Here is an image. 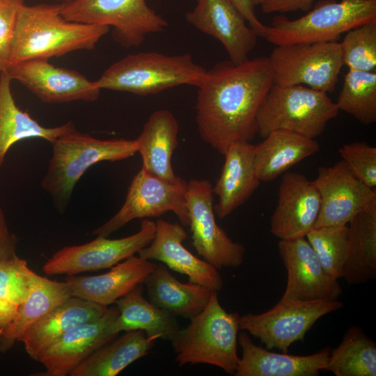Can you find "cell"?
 Here are the masks:
<instances>
[{
  "instance_id": "obj_1",
  "label": "cell",
  "mask_w": 376,
  "mask_h": 376,
  "mask_svg": "<svg viewBox=\"0 0 376 376\" xmlns=\"http://www.w3.org/2000/svg\"><path fill=\"white\" fill-rule=\"evenodd\" d=\"M273 84L269 57L224 61L207 70L195 106L201 139L221 155L232 143L252 141L258 109Z\"/></svg>"
},
{
  "instance_id": "obj_2",
  "label": "cell",
  "mask_w": 376,
  "mask_h": 376,
  "mask_svg": "<svg viewBox=\"0 0 376 376\" xmlns=\"http://www.w3.org/2000/svg\"><path fill=\"white\" fill-rule=\"evenodd\" d=\"M109 27L66 19L60 4L25 3L19 12L10 65L30 59H47L77 50H91Z\"/></svg>"
},
{
  "instance_id": "obj_3",
  "label": "cell",
  "mask_w": 376,
  "mask_h": 376,
  "mask_svg": "<svg viewBox=\"0 0 376 376\" xmlns=\"http://www.w3.org/2000/svg\"><path fill=\"white\" fill-rule=\"evenodd\" d=\"M52 144V155L41 186L59 212L65 211L75 185L91 166L103 161L123 160L137 152L135 139L102 140L77 130Z\"/></svg>"
},
{
  "instance_id": "obj_4",
  "label": "cell",
  "mask_w": 376,
  "mask_h": 376,
  "mask_svg": "<svg viewBox=\"0 0 376 376\" xmlns=\"http://www.w3.org/2000/svg\"><path fill=\"white\" fill-rule=\"evenodd\" d=\"M240 318L238 313L227 312L219 303L218 292H212L205 307L171 341L178 365L209 364L234 375L240 358Z\"/></svg>"
},
{
  "instance_id": "obj_5",
  "label": "cell",
  "mask_w": 376,
  "mask_h": 376,
  "mask_svg": "<svg viewBox=\"0 0 376 376\" xmlns=\"http://www.w3.org/2000/svg\"><path fill=\"white\" fill-rule=\"evenodd\" d=\"M206 72L189 54L169 56L147 52L115 62L95 81L101 90L148 95L182 85L198 87Z\"/></svg>"
},
{
  "instance_id": "obj_6",
  "label": "cell",
  "mask_w": 376,
  "mask_h": 376,
  "mask_svg": "<svg viewBox=\"0 0 376 376\" xmlns=\"http://www.w3.org/2000/svg\"><path fill=\"white\" fill-rule=\"evenodd\" d=\"M372 21H376V0H321L299 18L275 16L265 38L276 46L338 42L342 34Z\"/></svg>"
},
{
  "instance_id": "obj_7",
  "label": "cell",
  "mask_w": 376,
  "mask_h": 376,
  "mask_svg": "<svg viewBox=\"0 0 376 376\" xmlns=\"http://www.w3.org/2000/svg\"><path fill=\"white\" fill-rule=\"evenodd\" d=\"M338 111L325 92L274 83L256 115L258 134L265 138L273 131L286 130L315 139Z\"/></svg>"
},
{
  "instance_id": "obj_8",
  "label": "cell",
  "mask_w": 376,
  "mask_h": 376,
  "mask_svg": "<svg viewBox=\"0 0 376 376\" xmlns=\"http://www.w3.org/2000/svg\"><path fill=\"white\" fill-rule=\"evenodd\" d=\"M59 4L69 21L112 27L113 38L125 48L139 46L147 36L169 25L146 0H72Z\"/></svg>"
},
{
  "instance_id": "obj_9",
  "label": "cell",
  "mask_w": 376,
  "mask_h": 376,
  "mask_svg": "<svg viewBox=\"0 0 376 376\" xmlns=\"http://www.w3.org/2000/svg\"><path fill=\"white\" fill-rule=\"evenodd\" d=\"M269 59L274 84H304L327 93L334 91L343 65L339 42L279 45Z\"/></svg>"
},
{
  "instance_id": "obj_10",
  "label": "cell",
  "mask_w": 376,
  "mask_h": 376,
  "mask_svg": "<svg viewBox=\"0 0 376 376\" xmlns=\"http://www.w3.org/2000/svg\"><path fill=\"white\" fill-rule=\"evenodd\" d=\"M187 189V182L180 176L172 182L141 167L133 177L120 209L91 234L107 237L133 219L157 217L170 211L177 216L182 225L189 226Z\"/></svg>"
},
{
  "instance_id": "obj_11",
  "label": "cell",
  "mask_w": 376,
  "mask_h": 376,
  "mask_svg": "<svg viewBox=\"0 0 376 376\" xmlns=\"http://www.w3.org/2000/svg\"><path fill=\"white\" fill-rule=\"evenodd\" d=\"M343 306L336 300H283L269 310L240 318V329L258 338L267 349L288 353L292 343L303 340L306 332L322 316Z\"/></svg>"
},
{
  "instance_id": "obj_12",
  "label": "cell",
  "mask_w": 376,
  "mask_h": 376,
  "mask_svg": "<svg viewBox=\"0 0 376 376\" xmlns=\"http://www.w3.org/2000/svg\"><path fill=\"white\" fill-rule=\"evenodd\" d=\"M212 187L207 180L187 182L186 199L192 245L204 260L217 269L238 267L244 261L245 248L217 225Z\"/></svg>"
},
{
  "instance_id": "obj_13",
  "label": "cell",
  "mask_w": 376,
  "mask_h": 376,
  "mask_svg": "<svg viewBox=\"0 0 376 376\" xmlns=\"http://www.w3.org/2000/svg\"><path fill=\"white\" fill-rule=\"evenodd\" d=\"M155 228V221L143 219L139 230L130 236L119 239L97 236L86 244L64 246L46 261L42 271L49 276H70L111 268L150 244Z\"/></svg>"
},
{
  "instance_id": "obj_14",
  "label": "cell",
  "mask_w": 376,
  "mask_h": 376,
  "mask_svg": "<svg viewBox=\"0 0 376 376\" xmlns=\"http://www.w3.org/2000/svg\"><path fill=\"white\" fill-rule=\"evenodd\" d=\"M313 182L321 200L313 228L346 226L361 212H376L375 189L357 178L343 160L319 167Z\"/></svg>"
},
{
  "instance_id": "obj_15",
  "label": "cell",
  "mask_w": 376,
  "mask_h": 376,
  "mask_svg": "<svg viewBox=\"0 0 376 376\" xmlns=\"http://www.w3.org/2000/svg\"><path fill=\"white\" fill-rule=\"evenodd\" d=\"M46 103L76 100L93 102L101 89L95 81L74 70L56 67L47 59H30L11 64L6 71Z\"/></svg>"
},
{
  "instance_id": "obj_16",
  "label": "cell",
  "mask_w": 376,
  "mask_h": 376,
  "mask_svg": "<svg viewBox=\"0 0 376 376\" xmlns=\"http://www.w3.org/2000/svg\"><path fill=\"white\" fill-rule=\"evenodd\" d=\"M278 250L287 271L283 300H336L342 288L321 265L306 237L279 240Z\"/></svg>"
},
{
  "instance_id": "obj_17",
  "label": "cell",
  "mask_w": 376,
  "mask_h": 376,
  "mask_svg": "<svg viewBox=\"0 0 376 376\" xmlns=\"http://www.w3.org/2000/svg\"><path fill=\"white\" fill-rule=\"evenodd\" d=\"M117 306L108 308L99 318L74 327L46 348L38 357L45 368L42 376H66L95 350L116 338L114 323Z\"/></svg>"
},
{
  "instance_id": "obj_18",
  "label": "cell",
  "mask_w": 376,
  "mask_h": 376,
  "mask_svg": "<svg viewBox=\"0 0 376 376\" xmlns=\"http://www.w3.org/2000/svg\"><path fill=\"white\" fill-rule=\"evenodd\" d=\"M186 20L200 31L218 40L235 64L249 59L258 36L230 0H196Z\"/></svg>"
},
{
  "instance_id": "obj_19",
  "label": "cell",
  "mask_w": 376,
  "mask_h": 376,
  "mask_svg": "<svg viewBox=\"0 0 376 376\" xmlns=\"http://www.w3.org/2000/svg\"><path fill=\"white\" fill-rule=\"evenodd\" d=\"M320 205V196L313 181L299 173H284L271 217V233L279 240L306 237L315 226Z\"/></svg>"
},
{
  "instance_id": "obj_20",
  "label": "cell",
  "mask_w": 376,
  "mask_h": 376,
  "mask_svg": "<svg viewBox=\"0 0 376 376\" xmlns=\"http://www.w3.org/2000/svg\"><path fill=\"white\" fill-rule=\"evenodd\" d=\"M153 240L138 252L148 260H157L167 267L186 275L189 282L206 287L213 292L220 291L223 279L217 269L191 253L183 245L187 233L178 223L159 219L155 221Z\"/></svg>"
},
{
  "instance_id": "obj_21",
  "label": "cell",
  "mask_w": 376,
  "mask_h": 376,
  "mask_svg": "<svg viewBox=\"0 0 376 376\" xmlns=\"http://www.w3.org/2000/svg\"><path fill=\"white\" fill-rule=\"evenodd\" d=\"M157 265L134 255L111 267L106 273L90 276L70 275L65 281L72 297L108 306L143 284Z\"/></svg>"
},
{
  "instance_id": "obj_22",
  "label": "cell",
  "mask_w": 376,
  "mask_h": 376,
  "mask_svg": "<svg viewBox=\"0 0 376 376\" xmlns=\"http://www.w3.org/2000/svg\"><path fill=\"white\" fill-rule=\"evenodd\" d=\"M237 343L242 349L235 376H317L326 370L330 350L299 356L271 352L256 345L248 333L240 334Z\"/></svg>"
},
{
  "instance_id": "obj_23",
  "label": "cell",
  "mask_w": 376,
  "mask_h": 376,
  "mask_svg": "<svg viewBox=\"0 0 376 376\" xmlns=\"http://www.w3.org/2000/svg\"><path fill=\"white\" fill-rule=\"evenodd\" d=\"M224 164L213 194L218 196L214 211L223 219L244 203L260 185L255 166V145L242 141L230 144L223 155Z\"/></svg>"
},
{
  "instance_id": "obj_24",
  "label": "cell",
  "mask_w": 376,
  "mask_h": 376,
  "mask_svg": "<svg viewBox=\"0 0 376 376\" xmlns=\"http://www.w3.org/2000/svg\"><path fill=\"white\" fill-rule=\"evenodd\" d=\"M108 306L71 297L33 323L19 341L28 355L38 359L40 354L65 333L83 323L101 317Z\"/></svg>"
},
{
  "instance_id": "obj_25",
  "label": "cell",
  "mask_w": 376,
  "mask_h": 376,
  "mask_svg": "<svg viewBox=\"0 0 376 376\" xmlns=\"http://www.w3.org/2000/svg\"><path fill=\"white\" fill-rule=\"evenodd\" d=\"M179 125L174 115L167 109L154 111L135 139L137 152L142 158V168L165 180L174 182L172 166L173 151L178 145Z\"/></svg>"
},
{
  "instance_id": "obj_26",
  "label": "cell",
  "mask_w": 376,
  "mask_h": 376,
  "mask_svg": "<svg viewBox=\"0 0 376 376\" xmlns=\"http://www.w3.org/2000/svg\"><path fill=\"white\" fill-rule=\"evenodd\" d=\"M71 297L65 281L47 279L31 269L29 295L17 306L11 322L0 331V352L8 351L33 323Z\"/></svg>"
},
{
  "instance_id": "obj_27",
  "label": "cell",
  "mask_w": 376,
  "mask_h": 376,
  "mask_svg": "<svg viewBox=\"0 0 376 376\" xmlns=\"http://www.w3.org/2000/svg\"><path fill=\"white\" fill-rule=\"evenodd\" d=\"M11 78L6 72L0 75V168L10 148L26 139L39 138L54 143L60 136L76 130L72 121L46 127L21 110L13 97Z\"/></svg>"
},
{
  "instance_id": "obj_28",
  "label": "cell",
  "mask_w": 376,
  "mask_h": 376,
  "mask_svg": "<svg viewBox=\"0 0 376 376\" xmlns=\"http://www.w3.org/2000/svg\"><path fill=\"white\" fill-rule=\"evenodd\" d=\"M143 284L151 303L176 317L189 320L205 307L213 292L196 283L179 281L163 263L157 265Z\"/></svg>"
},
{
  "instance_id": "obj_29",
  "label": "cell",
  "mask_w": 376,
  "mask_h": 376,
  "mask_svg": "<svg viewBox=\"0 0 376 376\" xmlns=\"http://www.w3.org/2000/svg\"><path fill=\"white\" fill-rule=\"evenodd\" d=\"M263 139L255 145L256 171L263 182L274 180L320 150L315 139L286 130L273 131Z\"/></svg>"
},
{
  "instance_id": "obj_30",
  "label": "cell",
  "mask_w": 376,
  "mask_h": 376,
  "mask_svg": "<svg viewBox=\"0 0 376 376\" xmlns=\"http://www.w3.org/2000/svg\"><path fill=\"white\" fill-rule=\"evenodd\" d=\"M119 314L114 329L120 331L141 330L148 337L171 341L180 329L177 317L157 307L143 296L141 285L116 303Z\"/></svg>"
},
{
  "instance_id": "obj_31",
  "label": "cell",
  "mask_w": 376,
  "mask_h": 376,
  "mask_svg": "<svg viewBox=\"0 0 376 376\" xmlns=\"http://www.w3.org/2000/svg\"><path fill=\"white\" fill-rule=\"evenodd\" d=\"M155 340L141 330L125 331L104 345L79 363L70 376H116L147 355Z\"/></svg>"
},
{
  "instance_id": "obj_32",
  "label": "cell",
  "mask_w": 376,
  "mask_h": 376,
  "mask_svg": "<svg viewBox=\"0 0 376 376\" xmlns=\"http://www.w3.org/2000/svg\"><path fill=\"white\" fill-rule=\"evenodd\" d=\"M349 284L376 277V212H361L349 223L343 276Z\"/></svg>"
},
{
  "instance_id": "obj_33",
  "label": "cell",
  "mask_w": 376,
  "mask_h": 376,
  "mask_svg": "<svg viewBox=\"0 0 376 376\" xmlns=\"http://www.w3.org/2000/svg\"><path fill=\"white\" fill-rule=\"evenodd\" d=\"M326 370L336 376H375V342L362 329L352 326L330 352Z\"/></svg>"
},
{
  "instance_id": "obj_34",
  "label": "cell",
  "mask_w": 376,
  "mask_h": 376,
  "mask_svg": "<svg viewBox=\"0 0 376 376\" xmlns=\"http://www.w3.org/2000/svg\"><path fill=\"white\" fill-rule=\"evenodd\" d=\"M336 104L364 125L376 121V71L348 69Z\"/></svg>"
},
{
  "instance_id": "obj_35",
  "label": "cell",
  "mask_w": 376,
  "mask_h": 376,
  "mask_svg": "<svg viewBox=\"0 0 376 376\" xmlns=\"http://www.w3.org/2000/svg\"><path fill=\"white\" fill-rule=\"evenodd\" d=\"M347 235V225L313 228L306 235L324 269L336 279L343 276Z\"/></svg>"
},
{
  "instance_id": "obj_36",
  "label": "cell",
  "mask_w": 376,
  "mask_h": 376,
  "mask_svg": "<svg viewBox=\"0 0 376 376\" xmlns=\"http://www.w3.org/2000/svg\"><path fill=\"white\" fill-rule=\"evenodd\" d=\"M339 43L343 65L351 70L376 71V21L349 30Z\"/></svg>"
},
{
  "instance_id": "obj_37",
  "label": "cell",
  "mask_w": 376,
  "mask_h": 376,
  "mask_svg": "<svg viewBox=\"0 0 376 376\" xmlns=\"http://www.w3.org/2000/svg\"><path fill=\"white\" fill-rule=\"evenodd\" d=\"M30 271L17 255L0 261V297L16 306L22 303L29 292Z\"/></svg>"
},
{
  "instance_id": "obj_38",
  "label": "cell",
  "mask_w": 376,
  "mask_h": 376,
  "mask_svg": "<svg viewBox=\"0 0 376 376\" xmlns=\"http://www.w3.org/2000/svg\"><path fill=\"white\" fill-rule=\"evenodd\" d=\"M338 152L352 173L372 189L376 187V147L363 141L344 144Z\"/></svg>"
},
{
  "instance_id": "obj_39",
  "label": "cell",
  "mask_w": 376,
  "mask_h": 376,
  "mask_svg": "<svg viewBox=\"0 0 376 376\" xmlns=\"http://www.w3.org/2000/svg\"><path fill=\"white\" fill-rule=\"evenodd\" d=\"M24 0H0V72L10 66L12 41Z\"/></svg>"
},
{
  "instance_id": "obj_40",
  "label": "cell",
  "mask_w": 376,
  "mask_h": 376,
  "mask_svg": "<svg viewBox=\"0 0 376 376\" xmlns=\"http://www.w3.org/2000/svg\"><path fill=\"white\" fill-rule=\"evenodd\" d=\"M314 0H267L261 4V9L265 13L302 10L308 11Z\"/></svg>"
},
{
  "instance_id": "obj_41",
  "label": "cell",
  "mask_w": 376,
  "mask_h": 376,
  "mask_svg": "<svg viewBox=\"0 0 376 376\" xmlns=\"http://www.w3.org/2000/svg\"><path fill=\"white\" fill-rule=\"evenodd\" d=\"M17 239L10 232L4 212L0 205V261L11 258L17 255Z\"/></svg>"
},
{
  "instance_id": "obj_42",
  "label": "cell",
  "mask_w": 376,
  "mask_h": 376,
  "mask_svg": "<svg viewBox=\"0 0 376 376\" xmlns=\"http://www.w3.org/2000/svg\"><path fill=\"white\" fill-rule=\"evenodd\" d=\"M242 16L249 26L255 31L258 37L265 38L267 26L263 24L256 16L255 6L251 0H230Z\"/></svg>"
},
{
  "instance_id": "obj_43",
  "label": "cell",
  "mask_w": 376,
  "mask_h": 376,
  "mask_svg": "<svg viewBox=\"0 0 376 376\" xmlns=\"http://www.w3.org/2000/svg\"><path fill=\"white\" fill-rule=\"evenodd\" d=\"M17 306L0 297V331L4 330L13 320Z\"/></svg>"
},
{
  "instance_id": "obj_44",
  "label": "cell",
  "mask_w": 376,
  "mask_h": 376,
  "mask_svg": "<svg viewBox=\"0 0 376 376\" xmlns=\"http://www.w3.org/2000/svg\"><path fill=\"white\" fill-rule=\"evenodd\" d=\"M265 1L267 0H251V2L256 6L263 4Z\"/></svg>"
},
{
  "instance_id": "obj_45",
  "label": "cell",
  "mask_w": 376,
  "mask_h": 376,
  "mask_svg": "<svg viewBox=\"0 0 376 376\" xmlns=\"http://www.w3.org/2000/svg\"><path fill=\"white\" fill-rule=\"evenodd\" d=\"M56 1H61L62 3H66V2H69V1H72V0H56Z\"/></svg>"
}]
</instances>
